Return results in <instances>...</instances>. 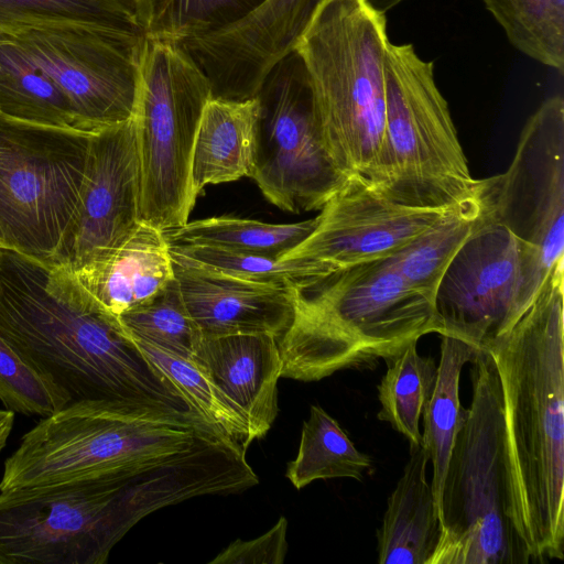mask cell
Wrapping results in <instances>:
<instances>
[{"instance_id":"cell-11","label":"cell","mask_w":564,"mask_h":564,"mask_svg":"<svg viewBox=\"0 0 564 564\" xmlns=\"http://www.w3.org/2000/svg\"><path fill=\"white\" fill-rule=\"evenodd\" d=\"M256 97L257 152L250 177L282 210L322 209L348 177L325 148L312 80L295 50L271 67Z\"/></svg>"},{"instance_id":"cell-32","label":"cell","mask_w":564,"mask_h":564,"mask_svg":"<svg viewBox=\"0 0 564 564\" xmlns=\"http://www.w3.org/2000/svg\"><path fill=\"white\" fill-rule=\"evenodd\" d=\"M135 340L149 359L204 419L247 451L256 440L248 421L216 388L198 362L147 341Z\"/></svg>"},{"instance_id":"cell-14","label":"cell","mask_w":564,"mask_h":564,"mask_svg":"<svg viewBox=\"0 0 564 564\" xmlns=\"http://www.w3.org/2000/svg\"><path fill=\"white\" fill-rule=\"evenodd\" d=\"M492 217L534 256L545 276L564 260V99L528 119L508 170L489 177Z\"/></svg>"},{"instance_id":"cell-25","label":"cell","mask_w":564,"mask_h":564,"mask_svg":"<svg viewBox=\"0 0 564 564\" xmlns=\"http://www.w3.org/2000/svg\"><path fill=\"white\" fill-rule=\"evenodd\" d=\"M0 113L24 122L80 130L57 85L3 33H0Z\"/></svg>"},{"instance_id":"cell-12","label":"cell","mask_w":564,"mask_h":564,"mask_svg":"<svg viewBox=\"0 0 564 564\" xmlns=\"http://www.w3.org/2000/svg\"><path fill=\"white\" fill-rule=\"evenodd\" d=\"M57 85L78 128L94 133L133 118L143 34L85 23H57L3 33Z\"/></svg>"},{"instance_id":"cell-2","label":"cell","mask_w":564,"mask_h":564,"mask_svg":"<svg viewBox=\"0 0 564 564\" xmlns=\"http://www.w3.org/2000/svg\"><path fill=\"white\" fill-rule=\"evenodd\" d=\"M0 333L72 401L197 412L143 352L119 316L62 264L0 248Z\"/></svg>"},{"instance_id":"cell-34","label":"cell","mask_w":564,"mask_h":564,"mask_svg":"<svg viewBox=\"0 0 564 564\" xmlns=\"http://www.w3.org/2000/svg\"><path fill=\"white\" fill-rule=\"evenodd\" d=\"M135 339L192 358L200 333L182 297L176 279L150 300L119 316Z\"/></svg>"},{"instance_id":"cell-17","label":"cell","mask_w":564,"mask_h":564,"mask_svg":"<svg viewBox=\"0 0 564 564\" xmlns=\"http://www.w3.org/2000/svg\"><path fill=\"white\" fill-rule=\"evenodd\" d=\"M322 1L268 0L238 24L178 45L209 79L213 98L250 99L294 48Z\"/></svg>"},{"instance_id":"cell-29","label":"cell","mask_w":564,"mask_h":564,"mask_svg":"<svg viewBox=\"0 0 564 564\" xmlns=\"http://www.w3.org/2000/svg\"><path fill=\"white\" fill-rule=\"evenodd\" d=\"M169 248L176 264L257 284L294 290L323 279L321 269L306 259L270 258L192 243H169Z\"/></svg>"},{"instance_id":"cell-20","label":"cell","mask_w":564,"mask_h":564,"mask_svg":"<svg viewBox=\"0 0 564 564\" xmlns=\"http://www.w3.org/2000/svg\"><path fill=\"white\" fill-rule=\"evenodd\" d=\"M74 274L108 311L120 316L170 283L174 265L164 232L140 223L122 246Z\"/></svg>"},{"instance_id":"cell-24","label":"cell","mask_w":564,"mask_h":564,"mask_svg":"<svg viewBox=\"0 0 564 564\" xmlns=\"http://www.w3.org/2000/svg\"><path fill=\"white\" fill-rule=\"evenodd\" d=\"M477 349L458 338L442 336L436 382L422 414L424 429L421 446L432 464L431 487L437 509L454 440L468 413V409L460 403V375Z\"/></svg>"},{"instance_id":"cell-19","label":"cell","mask_w":564,"mask_h":564,"mask_svg":"<svg viewBox=\"0 0 564 564\" xmlns=\"http://www.w3.org/2000/svg\"><path fill=\"white\" fill-rule=\"evenodd\" d=\"M262 438L278 415L282 359L272 334L202 336L192 357Z\"/></svg>"},{"instance_id":"cell-16","label":"cell","mask_w":564,"mask_h":564,"mask_svg":"<svg viewBox=\"0 0 564 564\" xmlns=\"http://www.w3.org/2000/svg\"><path fill=\"white\" fill-rule=\"evenodd\" d=\"M453 206L401 205L384 197L366 180L351 176L323 206L311 235L283 258L310 260L325 278L394 254Z\"/></svg>"},{"instance_id":"cell-21","label":"cell","mask_w":564,"mask_h":564,"mask_svg":"<svg viewBox=\"0 0 564 564\" xmlns=\"http://www.w3.org/2000/svg\"><path fill=\"white\" fill-rule=\"evenodd\" d=\"M403 473L387 501L377 530L378 562L427 564L442 532L438 509L426 469L429 456L421 445H409Z\"/></svg>"},{"instance_id":"cell-13","label":"cell","mask_w":564,"mask_h":564,"mask_svg":"<svg viewBox=\"0 0 564 564\" xmlns=\"http://www.w3.org/2000/svg\"><path fill=\"white\" fill-rule=\"evenodd\" d=\"M546 276L533 253L491 214L447 265L434 306L441 336L477 348L509 330L531 306Z\"/></svg>"},{"instance_id":"cell-5","label":"cell","mask_w":564,"mask_h":564,"mask_svg":"<svg viewBox=\"0 0 564 564\" xmlns=\"http://www.w3.org/2000/svg\"><path fill=\"white\" fill-rule=\"evenodd\" d=\"M386 13L366 0H323L295 50L308 70L325 148L346 176L372 187L384 159Z\"/></svg>"},{"instance_id":"cell-9","label":"cell","mask_w":564,"mask_h":564,"mask_svg":"<svg viewBox=\"0 0 564 564\" xmlns=\"http://www.w3.org/2000/svg\"><path fill=\"white\" fill-rule=\"evenodd\" d=\"M164 507L109 481L0 491V564H102L137 522Z\"/></svg>"},{"instance_id":"cell-31","label":"cell","mask_w":564,"mask_h":564,"mask_svg":"<svg viewBox=\"0 0 564 564\" xmlns=\"http://www.w3.org/2000/svg\"><path fill=\"white\" fill-rule=\"evenodd\" d=\"M482 2L517 51L563 75L564 0Z\"/></svg>"},{"instance_id":"cell-37","label":"cell","mask_w":564,"mask_h":564,"mask_svg":"<svg viewBox=\"0 0 564 564\" xmlns=\"http://www.w3.org/2000/svg\"><path fill=\"white\" fill-rule=\"evenodd\" d=\"M14 422V413L7 409H0V452L7 445Z\"/></svg>"},{"instance_id":"cell-22","label":"cell","mask_w":564,"mask_h":564,"mask_svg":"<svg viewBox=\"0 0 564 564\" xmlns=\"http://www.w3.org/2000/svg\"><path fill=\"white\" fill-rule=\"evenodd\" d=\"M259 101L210 98L194 143L191 186L194 196L206 185L250 177L256 163Z\"/></svg>"},{"instance_id":"cell-8","label":"cell","mask_w":564,"mask_h":564,"mask_svg":"<svg viewBox=\"0 0 564 564\" xmlns=\"http://www.w3.org/2000/svg\"><path fill=\"white\" fill-rule=\"evenodd\" d=\"M210 98L209 79L178 44L145 37L133 116L140 223L167 231L188 221L194 143Z\"/></svg>"},{"instance_id":"cell-27","label":"cell","mask_w":564,"mask_h":564,"mask_svg":"<svg viewBox=\"0 0 564 564\" xmlns=\"http://www.w3.org/2000/svg\"><path fill=\"white\" fill-rule=\"evenodd\" d=\"M318 216L291 224H270L236 217H212L187 221L163 231L167 243L217 247L270 258H283L315 229Z\"/></svg>"},{"instance_id":"cell-28","label":"cell","mask_w":564,"mask_h":564,"mask_svg":"<svg viewBox=\"0 0 564 564\" xmlns=\"http://www.w3.org/2000/svg\"><path fill=\"white\" fill-rule=\"evenodd\" d=\"M372 466L339 423L319 405H312L303 423L299 453L288 464L286 477L296 489L314 480L352 478L358 481Z\"/></svg>"},{"instance_id":"cell-35","label":"cell","mask_w":564,"mask_h":564,"mask_svg":"<svg viewBox=\"0 0 564 564\" xmlns=\"http://www.w3.org/2000/svg\"><path fill=\"white\" fill-rule=\"evenodd\" d=\"M0 401L13 413L46 417L72 400L42 368L0 333Z\"/></svg>"},{"instance_id":"cell-30","label":"cell","mask_w":564,"mask_h":564,"mask_svg":"<svg viewBox=\"0 0 564 564\" xmlns=\"http://www.w3.org/2000/svg\"><path fill=\"white\" fill-rule=\"evenodd\" d=\"M386 364L378 386L381 410L377 417L402 434L409 445H421L420 419L433 393L437 366L433 358L420 356L416 343Z\"/></svg>"},{"instance_id":"cell-3","label":"cell","mask_w":564,"mask_h":564,"mask_svg":"<svg viewBox=\"0 0 564 564\" xmlns=\"http://www.w3.org/2000/svg\"><path fill=\"white\" fill-rule=\"evenodd\" d=\"M564 264L482 349L503 405L507 516L532 563L564 558Z\"/></svg>"},{"instance_id":"cell-33","label":"cell","mask_w":564,"mask_h":564,"mask_svg":"<svg viewBox=\"0 0 564 564\" xmlns=\"http://www.w3.org/2000/svg\"><path fill=\"white\" fill-rule=\"evenodd\" d=\"M57 23L94 24L143 34L124 0H0V33Z\"/></svg>"},{"instance_id":"cell-15","label":"cell","mask_w":564,"mask_h":564,"mask_svg":"<svg viewBox=\"0 0 564 564\" xmlns=\"http://www.w3.org/2000/svg\"><path fill=\"white\" fill-rule=\"evenodd\" d=\"M134 118L94 132L76 214L55 263L80 268L122 246L140 225Z\"/></svg>"},{"instance_id":"cell-1","label":"cell","mask_w":564,"mask_h":564,"mask_svg":"<svg viewBox=\"0 0 564 564\" xmlns=\"http://www.w3.org/2000/svg\"><path fill=\"white\" fill-rule=\"evenodd\" d=\"M109 481L165 506L259 482L246 449L197 412L70 401L42 417L6 459L0 491Z\"/></svg>"},{"instance_id":"cell-4","label":"cell","mask_w":564,"mask_h":564,"mask_svg":"<svg viewBox=\"0 0 564 564\" xmlns=\"http://www.w3.org/2000/svg\"><path fill=\"white\" fill-rule=\"evenodd\" d=\"M293 299V319L279 338L281 378L317 381L372 368L422 336L442 333L434 302L389 257L294 289Z\"/></svg>"},{"instance_id":"cell-6","label":"cell","mask_w":564,"mask_h":564,"mask_svg":"<svg viewBox=\"0 0 564 564\" xmlns=\"http://www.w3.org/2000/svg\"><path fill=\"white\" fill-rule=\"evenodd\" d=\"M471 402L458 430L438 507L441 536L427 564H528L507 516L503 405L489 352L469 361Z\"/></svg>"},{"instance_id":"cell-10","label":"cell","mask_w":564,"mask_h":564,"mask_svg":"<svg viewBox=\"0 0 564 564\" xmlns=\"http://www.w3.org/2000/svg\"><path fill=\"white\" fill-rule=\"evenodd\" d=\"M91 134L0 113V248L55 263L76 214Z\"/></svg>"},{"instance_id":"cell-18","label":"cell","mask_w":564,"mask_h":564,"mask_svg":"<svg viewBox=\"0 0 564 564\" xmlns=\"http://www.w3.org/2000/svg\"><path fill=\"white\" fill-rule=\"evenodd\" d=\"M173 265L186 308L202 336L265 333L280 338L293 319V290Z\"/></svg>"},{"instance_id":"cell-26","label":"cell","mask_w":564,"mask_h":564,"mask_svg":"<svg viewBox=\"0 0 564 564\" xmlns=\"http://www.w3.org/2000/svg\"><path fill=\"white\" fill-rule=\"evenodd\" d=\"M147 39L182 43L238 24L268 0H124Z\"/></svg>"},{"instance_id":"cell-7","label":"cell","mask_w":564,"mask_h":564,"mask_svg":"<svg viewBox=\"0 0 564 564\" xmlns=\"http://www.w3.org/2000/svg\"><path fill=\"white\" fill-rule=\"evenodd\" d=\"M384 159L375 188L401 205L447 208L469 196V172L434 63L412 44L389 43L384 62Z\"/></svg>"},{"instance_id":"cell-23","label":"cell","mask_w":564,"mask_h":564,"mask_svg":"<svg viewBox=\"0 0 564 564\" xmlns=\"http://www.w3.org/2000/svg\"><path fill=\"white\" fill-rule=\"evenodd\" d=\"M490 214L489 178L479 180L469 196L456 203L433 226L389 258L412 288L434 302L447 265Z\"/></svg>"},{"instance_id":"cell-38","label":"cell","mask_w":564,"mask_h":564,"mask_svg":"<svg viewBox=\"0 0 564 564\" xmlns=\"http://www.w3.org/2000/svg\"><path fill=\"white\" fill-rule=\"evenodd\" d=\"M371 7H373L376 10L387 13L394 7L399 6L403 1L406 0H366Z\"/></svg>"},{"instance_id":"cell-36","label":"cell","mask_w":564,"mask_h":564,"mask_svg":"<svg viewBox=\"0 0 564 564\" xmlns=\"http://www.w3.org/2000/svg\"><path fill=\"white\" fill-rule=\"evenodd\" d=\"M288 520L279 521L261 536L242 541L237 539L223 550L210 564H282L284 562L288 541Z\"/></svg>"}]
</instances>
